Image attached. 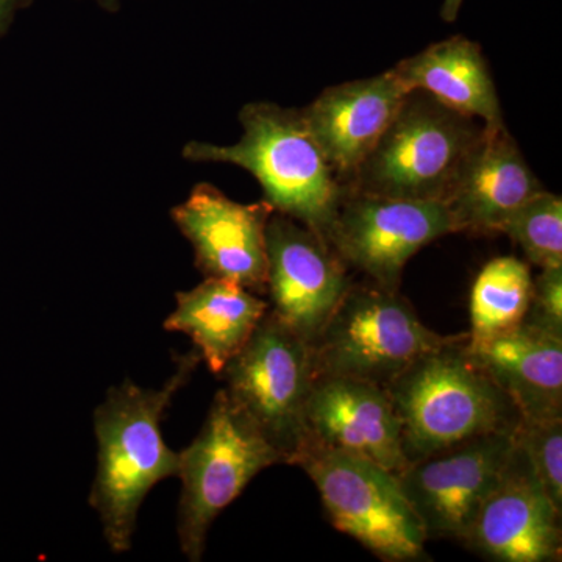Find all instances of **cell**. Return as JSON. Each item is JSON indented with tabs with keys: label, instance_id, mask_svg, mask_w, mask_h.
I'll return each mask as SVG.
<instances>
[{
	"label": "cell",
	"instance_id": "cell-5",
	"mask_svg": "<svg viewBox=\"0 0 562 562\" xmlns=\"http://www.w3.org/2000/svg\"><path fill=\"white\" fill-rule=\"evenodd\" d=\"M460 336L432 331L398 291L351 283L312 346L313 375L386 387L414 361Z\"/></svg>",
	"mask_w": 562,
	"mask_h": 562
},
{
	"label": "cell",
	"instance_id": "cell-26",
	"mask_svg": "<svg viewBox=\"0 0 562 562\" xmlns=\"http://www.w3.org/2000/svg\"><path fill=\"white\" fill-rule=\"evenodd\" d=\"M99 3L103 7V9L114 11L117 9V3L120 0H98Z\"/></svg>",
	"mask_w": 562,
	"mask_h": 562
},
{
	"label": "cell",
	"instance_id": "cell-3",
	"mask_svg": "<svg viewBox=\"0 0 562 562\" xmlns=\"http://www.w3.org/2000/svg\"><path fill=\"white\" fill-rule=\"evenodd\" d=\"M244 133L233 146L191 140L183 157L190 161L231 162L260 181L276 213L312 228L327 241L328 228L347 187L333 172L306 127L302 110L258 102L239 114Z\"/></svg>",
	"mask_w": 562,
	"mask_h": 562
},
{
	"label": "cell",
	"instance_id": "cell-23",
	"mask_svg": "<svg viewBox=\"0 0 562 562\" xmlns=\"http://www.w3.org/2000/svg\"><path fill=\"white\" fill-rule=\"evenodd\" d=\"M524 322L562 336V266L541 269L532 279V292Z\"/></svg>",
	"mask_w": 562,
	"mask_h": 562
},
{
	"label": "cell",
	"instance_id": "cell-6",
	"mask_svg": "<svg viewBox=\"0 0 562 562\" xmlns=\"http://www.w3.org/2000/svg\"><path fill=\"white\" fill-rule=\"evenodd\" d=\"M179 457L181 497L177 532L181 552L191 562H198L217 516L258 473L284 464V460L224 387L214 395L202 430Z\"/></svg>",
	"mask_w": 562,
	"mask_h": 562
},
{
	"label": "cell",
	"instance_id": "cell-12",
	"mask_svg": "<svg viewBox=\"0 0 562 562\" xmlns=\"http://www.w3.org/2000/svg\"><path fill=\"white\" fill-rule=\"evenodd\" d=\"M561 519L517 439L512 460L461 543L491 561L560 562Z\"/></svg>",
	"mask_w": 562,
	"mask_h": 562
},
{
	"label": "cell",
	"instance_id": "cell-4",
	"mask_svg": "<svg viewBox=\"0 0 562 562\" xmlns=\"http://www.w3.org/2000/svg\"><path fill=\"white\" fill-rule=\"evenodd\" d=\"M484 131L482 121L427 91H408L347 188L382 198L446 202Z\"/></svg>",
	"mask_w": 562,
	"mask_h": 562
},
{
	"label": "cell",
	"instance_id": "cell-19",
	"mask_svg": "<svg viewBox=\"0 0 562 562\" xmlns=\"http://www.w3.org/2000/svg\"><path fill=\"white\" fill-rule=\"evenodd\" d=\"M176 301V310L165 321L166 330L190 336L202 361L217 376L269 310L260 295L221 279H205L191 291L177 292Z\"/></svg>",
	"mask_w": 562,
	"mask_h": 562
},
{
	"label": "cell",
	"instance_id": "cell-18",
	"mask_svg": "<svg viewBox=\"0 0 562 562\" xmlns=\"http://www.w3.org/2000/svg\"><path fill=\"white\" fill-rule=\"evenodd\" d=\"M391 70L406 91H427L450 109L482 121L487 128L506 125L490 66L475 41L450 36Z\"/></svg>",
	"mask_w": 562,
	"mask_h": 562
},
{
	"label": "cell",
	"instance_id": "cell-1",
	"mask_svg": "<svg viewBox=\"0 0 562 562\" xmlns=\"http://www.w3.org/2000/svg\"><path fill=\"white\" fill-rule=\"evenodd\" d=\"M201 361L195 349L180 355L176 371L160 390H146L128 380L111 387L95 409L99 458L90 505L99 513L114 553L132 549L138 512L151 487L179 476L180 457L165 442L161 422Z\"/></svg>",
	"mask_w": 562,
	"mask_h": 562
},
{
	"label": "cell",
	"instance_id": "cell-15",
	"mask_svg": "<svg viewBox=\"0 0 562 562\" xmlns=\"http://www.w3.org/2000/svg\"><path fill=\"white\" fill-rule=\"evenodd\" d=\"M392 70L336 85L302 110L313 139L344 184H349L405 98Z\"/></svg>",
	"mask_w": 562,
	"mask_h": 562
},
{
	"label": "cell",
	"instance_id": "cell-10",
	"mask_svg": "<svg viewBox=\"0 0 562 562\" xmlns=\"http://www.w3.org/2000/svg\"><path fill=\"white\" fill-rule=\"evenodd\" d=\"M517 430L469 439L412 461L398 473L402 490L419 516L428 541H464L473 517L512 460Z\"/></svg>",
	"mask_w": 562,
	"mask_h": 562
},
{
	"label": "cell",
	"instance_id": "cell-25",
	"mask_svg": "<svg viewBox=\"0 0 562 562\" xmlns=\"http://www.w3.org/2000/svg\"><path fill=\"white\" fill-rule=\"evenodd\" d=\"M462 0H443L441 18L446 22H454L460 16Z\"/></svg>",
	"mask_w": 562,
	"mask_h": 562
},
{
	"label": "cell",
	"instance_id": "cell-22",
	"mask_svg": "<svg viewBox=\"0 0 562 562\" xmlns=\"http://www.w3.org/2000/svg\"><path fill=\"white\" fill-rule=\"evenodd\" d=\"M517 439L547 497L562 513V419L522 422Z\"/></svg>",
	"mask_w": 562,
	"mask_h": 562
},
{
	"label": "cell",
	"instance_id": "cell-24",
	"mask_svg": "<svg viewBox=\"0 0 562 562\" xmlns=\"http://www.w3.org/2000/svg\"><path fill=\"white\" fill-rule=\"evenodd\" d=\"M32 0H0V36L7 32L18 11L31 5Z\"/></svg>",
	"mask_w": 562,
	"mask_h": 562
},
{
	"label": "cell",
	"instance_id": "cell-2",
	"mask_svg": "<svg viewBox=\"0 0 562 562\" xmlns=\"http://www.w3.org/2000/svg\"><path fill=\"white\" fill-rule=\"evenodd\" d=\"M468 333L428 351L387 384L408 461L479 436L516 431L522 416L473 360Z\"/></svg>",
	"mask_w": 562,
	"mask_h": 562
},
{
	"label": "cell",
	"instance_id": "cell-11",
	"mask_svg": "<svg viewBox=\"0 0 562 562\" xmlns=\"http://www.w3.org/2000/svg\"><path fill=\"white\" fill-rule=\"evenodd\" d=\"M269 310L313 346L351 283L349 268L312 228L276 213L266 227Z\"/></svg>",
	"mask_w": 562,
	"mask_h": 562
},
{
	"label": "cell",
	"instance_id": "cell-16",
	"mask_svg": "<svg viewBox=\"0 0 562 562\" xmlns=\"http://www.w3.org/2000/svg\"><path fill=\"white\" fill-rule=\"evenodd\" d=\"M541 191V181L503 125L486 127L443 203L457 233L497 235L503 222Z\"/></svg>",
	"mask_w": 562,
	"mask_h": 562
},
{
	"label": "cell",
	"instance_id": "cell-14",
	"mask_svg": "<svg viewBox=\"0 0 562 562\" xmlns=\"http://www.w3.org/2000/svg\"><path fill=\"white\" fill-rule=\"evenodd\" d=\"M305 425L306 449L319 447L358 454L395 475L409 464L403 450L401 422L390 394L379 384L349 376L314 379Z\"/></svg>",
	"mask_w": 562,
	"mask_h": 562
},
{
	"label": "cell",
	"instance_id": "cell-20",
	"mask_svg": "<svg viewBox=\"0 0 562 562\" xmlns=\"http://www.w3.org/2000/svg\"><path fill=\"white\" fill-rule=\"evenodd\" d=\"M532 292L527 262L498 257L487 262L471 292L469 346H479L522 324Z\"/></svg>",
	"mask_w": 562,
	"mask_h": 562
},
{
	"label": "cell",
	"instance_id": "cell-9",
	"mask_svg": "<svg viewBox=\"0 0 562 562\" xmlns=\"http://www.w3.org/2000/svg\"><path fill=\"white\" fill-rule=\"evenodd\" d=\"M457 233L446 203L362 194L347 188L327 243L349 269L398 291L406 262L425 246Z\"/></svg>",
	"mask_w": 562,
	"mask_h": 562
},
{
	"label": "cell",
	"instance_id": "cell-7",
	"mask_svg": "<svg viewBox=\"0 0 562 562\" xmlns=\"http://www.w3.org/2000/svg\"><path fill=\"white\" fill-rule=\"evenodd\" d=\"M328 520L387 562L427 561V532L394 472L339 450L310 447L297 461Z\"/></svg>",
	"mask_w": 562,
	"mask_h": 562
},
{
	"label": "cell",
	"instance_id": "cell-17",
	"mask_svg": "<svg viewBox=\"0 0 562 562\" xmlns=\"http://www.w3.org/2000/svg\"><path fill=\"white\" fill-rule=\"evenodd\" d=\"M473 360L519 409L522 422L562 419V336L522 324L469 346Z\"/></svg>",
	"mask_w": 562,
	"mask_h": 562
},
{
	"label": "cell",
	"instance_id": "cell-8",
	"mask_svg": "<svg viewBox=\"0 0 562 562\" xmlns=\"http://www.w3.org/2000/svg\"><path fill=\"white\" fill-rule=\"evenodd\" d=\"M220 376L228 397L284 464H297L308 443L305 409L314 382L312 346L268 310Z\"/></svg>",
	"mask_w": 562,
	"mask_h": 562
},
{
	"label": "cell",
	"instance_id": "cell-13",
	"mask_svg": "<svg viewBox=\"0 0 562 562\" xmlns=\"http://www.w3.org/2000/svg\"><path fill=\"white\" fill-rule=\"evenodd\" d=\"M272 213L266 201L235 202L201 183L172 210V220L194 247L195 266L205 279L233 281L261 295L268 291L266 227Z\"/></svg>",
	"mask_w": 562,
	"mask_h": 562
},
{
	"label": "cell",
	"instance_id": "cell-21",
	"mask_svg": "<svg viewBox=\"0 0 562 562\" xmlns=\"http://www.w3.org/2000/svg\"><path fill=\"white\" fill-rule=\"evenodd\" d=\"M501 233L509 236L527 260L538 268L562 266L561 195L541 191L528 199L503 222Z\"/></svg>",
	"mask_w": 562,
	"mask_h": 562
}]
</instances>
